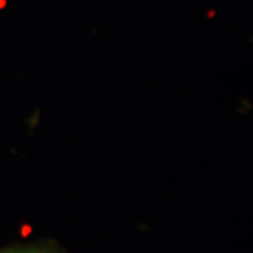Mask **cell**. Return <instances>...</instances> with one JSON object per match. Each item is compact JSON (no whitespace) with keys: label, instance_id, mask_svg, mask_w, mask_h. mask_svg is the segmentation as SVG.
Returning <instances> with one entry per match:
<instances>
[{"label":"cell","instance_id":"1","mask_svg":"<svg viewBox=\"0 0 253 253\" xmlns=\"http://www.w3.org/2000/svg\"><path fill=\"white\" fill-rule=\"evenodd\" d=\"M0 253H68L61 245L54 242H42V244H31L24 246H14L0 251Z\"/></svg>","mask_w":253,"mask_h":253}]
</instances>
